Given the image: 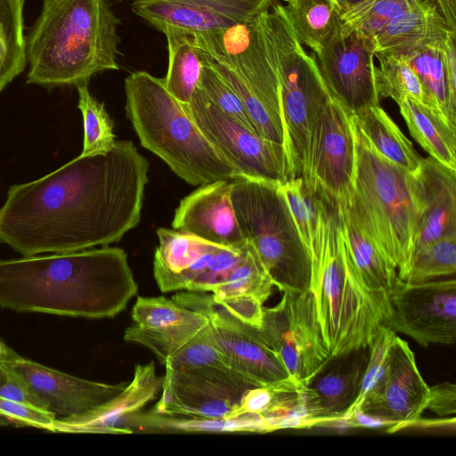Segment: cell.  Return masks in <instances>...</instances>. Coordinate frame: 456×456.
I'll return each instance as SVG.
<instances>
[{
    "label": "cell",
    "instance_id": "obj_1",
    "mask_svg": "<svg viewBox=\"0 0 456 456\" xmlns=\"http://www.w3.org/2000/svg\"><path fill=\"white\" fill-rule=\"evenodd\" d=\"M148 169L133 142L116 140L14 184L0 207V242L24 256L118 242L140 222Z\"/></svg>",
    "mask_w": 456,
    "mask_h": 456
},
{
    "label": "cell",
    "instance_id": "obj_2",
    "mask_svg": "<svg viewBox=\"0 0 456 456\" xmlns=\"http://www.w3.org/2000/svg\"><path fill=\"white\" fill-rule=\"evenodd\" d=\"M137 290L119 248L0 259V307L15 312L112 318Z\"/></svg>",
    "mask_w": 456,
    "mask_h": 456
},
{
    "label": "cell",
    "instance_id": "obj_3",
    "mask_svg": "<svg viewBox=\"0 0 456 456\" xmlns=\"http://www.w3.org/2000/svg\"><path fill=\"white\" fill-rule=\"evenodd\" d=\"M118 23L108 0H44L26 41L27 82L77 86L118 69Z\"/></svg>",
    "mask_w": 456,
    "mask_h": 456
},
{
    "label": "cell",
    "instance_id": "obj_4",
    "mask_svg": "<svg viewBox=\"0 0 456 456\" xmlns=\"http://www.w3.org/2000/svg\"><path fill=\"white\" fill-rule=\"evenodd\" d=\"M308 255V289L330 356L369 346L379 328L386 325V314L353 267L335 209L319 198L315 234Z\"/></svg>",
    "mask_w": 456,
    "mask_h": 456
},
{
    "label": "cell",
    "instance_id": "obj_5",
    "mask_svg": "<svg viewBox=\"0 0 456 456\" xmlns=\"http://www.w3.org/2000/svg\"><path fill=\"white\" fill-rule=\"evenodd\" d=\"M126 113L141 144L194 186L241 178L199 128L163 78L135 71L125 79Z\"/></svg>",
    "mask_w": 456,
    "mask_h": 456
},
{
    "label": "cell",
    "instance_id": "obj_6",
    "mask_svg": "<svg viewBox=\"0 0 456 456\" xmlns=\"http://www.w3.org/2000/svg\"><path fill=\"white\" fill-rule=\"evenodd\" d=\"M351 118L355 146L353 193L349 204L339 207L402 278L412 257L419 219L412 175L377 151L352 114Z\"/></svg>",
    "mask_w": 456,
    "mask_h": 456
},
{
    "label": "cell",
    "instance_id": "obj_7",
    "mask_svg": "<svg viewBox=\"0 0 456 456\" xmlns=\"http://www.w3.org/2000/svg\"><path fill=\"white\" fill-rule=\"evenodd\" d=\"M268 12L228 28L192 36L200 60L239 96L256 132L282 145L280 82Z\"/></svg>",
    "mask_w": 456,
    "mask_h": 456
},
{
    "label": "cell",
    "instance_id": "obj_8",
    "mask_svg": "<svg viewBox=\"0 0 456 456\" xmlns=\"http://www.w3.org/2000/svg\"><path fill=\"white\" fill-rule=\"evenodd\" d=\"M281 183L231 180V200L240 232L255 248L274 286L308 289L310 257L282 193Z\"/></svg>",
    "mask_w": 456,
    "mask_h": 456
},
{
    "label": "cell",
    "instance_id": "obj_9",
    "mask_svg": "<svg viewBox=\"0 0 456 456\" xmlns=\"http://www.w3.org/2000/svg\"><path fill=\"white\" fill-rule=\"evenodd\" d=\"M268 30L280 82L282 146L289 180L301 176L314 125L332 96L314 53H307L297 39L281 3L268 12Z\"/></svg>",
    "mask_w": 456,
    "mask_h": 456
},
{
    "label": "cell",
    "instance_id": "obj_10",
    "mask_svg": "<svg viewBox=\"0 0 456 456\" xmlns=\"http://www.w3.org/2000/svg\"><path fill=\"white\" fill-rule=\"evenodd\" d=\"M354 165L351 113L331 97L314 125L301 177L330 208L346 207L352 198Z\"/></svg>",
    "mask_w": 456,
    "mask_h": 456
},
{
    "label": "cell",
    "instance_id": "obj_11",
    "mask_svg": "<svg viewBox=\"0 0 456 456\" xmlns=\"http://www.w3.org/2000/svg\"><path fill=\"white\" fill-rule=\"evenodd\" d=\"M171 298L208 318L210 335L229 366L254 386L273 387L292 379L258 329L234 316L212 293L183 290Z\"/></svg>",
    "mask_w": 456,
    "mask_h": 456
},
{
    "label": "cell",
    "instance_id": "obj_12",
    "mask_svg": "<svg viewBox=\"0 0 456 456\" xmlns=\"http://www.w3.org/2000/svg\"><path fill=\"white\" fill-rule=\"evenodd\" d=\"M258 332L298 384L305 385L330 357L309 289L282 291L277 305L264 307Z\"/></svg>",
    "mask_w": 456,
    "mask_h": 456
},
{
    "label": "cell",
    "instance_id": "obj_13",
    "mask_svg": "<svg viewBox=\"0 0 456 456\" xmlns=\"http://www.w3.org/2000/svg\"><path fill=\"white\" fill-rule=\"evenodd\" d=\"M199 128L241 178L282 183L288 168L282 145L246 128L221 111L197 86L183 104Z\"/></svg>",
    "mask_w": 456,
    "mask_h": 456
},
{
    "label": "cell",
    "instance_id": "obj_14",
    "mask_svg": "<svg viewBox=\"0 0 456 456\" xmlns=\"http://www.w3.org/2000/svg\"><path fill=\"white\" fill-rule=\"evenodd\" d=\"M387 326L418 344L451 345L456 339L454 276L421 282L398 280L391 296Z\"/></svg>",
    "mask_w": 456,
    "mask_h": 456
},
{
    "label": "cell",
    "instance_id": "obj_15",
    "mask_svg": "<svg viewBox=\"0 0 456 456\" xmlns=\"http://www.w3.org/2000/svg\"><path fill=\"white\" fill-rule=\"evenodd\" d=\"M315 56L331 96L346 110L356 113L379 104L372 39L339 23Z\"/></svg>",
    "mask_w": 456,
    "mask_h": 456
},
{
    "label": "cell",
    "instance_id": "obj_16",
    "mask_svg": "<svg viewBox=\"0 0 456 456\" xmlns=\"http://www.w3.org/2000/svg\"><path fill=\"white\" fill-rule=\"evenodd\" d=\"M253 387L256 386L234 370L166 367L161 395L152 410L228 419L243 393Z\"/></svg>",
    "mask_w": 456,
    "mask_h": 456
},
{
    "label": "cell",
    "instance_id": "obj_17",
    "mask_svg": "<svg viewBox=\"0 0 456 456\" xmlns=\"http://www.w3.org/2000/svg\"><path fill=\"white\" fill-rule=\"evenodd\" d=\"M284 0H134V13L159 31L195 34L249 21Z\"/></svg>",
    "mask_w": 456,
    "mask_h": 456
},
{
    "label": "cell",
    "instance_id": "obj_18",
    "mask_svg": "<svg viewBox=\"0 0 456 456\" xmlns=\"http://www.w3.org/2000/svg\"><path fill=\"white\" fill-rule=\"evenodd\" d=\"M428 395L429 387L419 370L413 351L395 335L383 387L355 410L392 422L395 432L415 425L427 409Z\"/></svg>",
    "mask_w": 456,
    "mask_h": 456
},
{
    "label": "cell",
    "instance_id": "obj_19",
    "mask_svg": "<svg viewBox=\"0 0 456 456\" xmlns=\"http://www.w3.org/2000/svg\"><path fill=\"white\" fill-rule=\"evenodd\" d=\"M55 419L80 415L118 395L127 381L107 384L75 377L20 354L7 364Z\"/></svg>",
    "mask_w": 456,
    "mask_h": 456
},
{
    "label": "cell",
    "instance_id": "obj_20",
    "mask_svg": "<svg viewBox=\"0 0 456 456\" xmlns=\"http://www.w3.org/2000/svg\"><path fill=\"white\" fill-rule=\"evenodd\" d=\"M368 360L369 346L330 357L304 386L312 427L346 419L359 395Z\"/></svg>",
    "mask_w": 456,
    "mask_h": 456
},
{
    "label": "cell",
    "instance_id": "obj_21",
    "mask_svg": "<svg viewBox=\"0 0 456 456\" xmlns=\"http://www.w3.org/2000/svg\"><path fill=\"white\" fill-rule=\"evenodd\" d=\"M172 228L224 247H241L248 242L232 203L229 180L200 185L181 200Z\"/></svg>",
    "mask_w": 456,
    "mask_h": 456
},
{
    "label": "cell",
    "instance_id": "obj_22",
    "mask_svg": "<svg viewBox=\"0 0 456 456\" xmlns=\"http://www.w3.org/2000/svg\"><path fill=\"white\" fill-rule=\"evenodd\" d=\"M163 376L156 372L155 364H136L133 379L115 397L80 415L58 418L48 431L58 433H88L127 435L121 427L126 416L142 411L160 394Z\"/></svg>",
    "mask_w": 456,
    "mask_h": 456
},
{
    "label": "cell",
    "instance_id": "obj_23",
    "mask_svg": "<svg viewBox=\"0 0 456 456\" xmlns=\"http://www.w3.org/2000/svg\"><path fill=\"white\" fill-rule=\"evenodd\" d=\"M411 175L419 211L414 252L436 240L456 238V170L429 156Z\"/></svg>",
    "mask_w": 456,
    "mask_h": 456
},
{
    "label": "cell",
    "instance_id": "obj_24",
    "mask_svg": "<svg viewBox=\"0 0 456 456\" xmlns=\"http://www.w3.org/2000/svg\"><path fill=\"white\" fill-rule=\"evenodd\" d=\"M334 209L340 236L353 267L364 288L383 309L387 325L391 316L390 296L400 279L397 270L343 208L336 206Z\"/></svg>",
    "mask_w": 456,
    "mask_h": 456
},
{
    "label": "cell",
    "instance_id": "obj_25",
    "mask_svg": "<svg viewBox=\"0 0 456 456\" xmlns=\"http://www.w3.org/2000/svg\"><path fill=\"white\" fill-rule=\"evenodd\" d=\"M456 35L440 12L421 0L392 20L373 40L375 53L407 55L428 45H444Z\"/></svg>",
    "mask_w": 456,
    "mask_h": 456
},
{
    "label": "cell",
    "instance_id": "obj_26",
    "mask_svg": "<svg viewBox=\"0 0 456 456\" xmlns=\"http://www.w3.org/2000/svg\"><path fill=\"white\" fill-rule=\"evenodd\" d=\"M121 427L131 434L193 432H270L261 414H245L234 419H215L194 415L170 414L152 409L125 417Z\"/></svg>",
    "mask_w": 456,
    "mask_h": 456
},
{
    "label": "cell",
    "instance_id": "obj_27",
    "mask_svg": "<svg viewBox=\"0 0 456 456\" xmlns=\"http://www.w3.org/2000/svg\"><path fill=\"white\" fill-rule=\"evenodd\" d=\"M411 135L444 166L456 170V127L429 106L411 98L398 103Z\"/></svg>",
    "mask_w": 456,
    "mask_h": 456
},
{
    "label": "cell",
    "instance_id": "obj_28",
    "mask_svg": "<svg viewBox=\"0 0 456 456\" xmlns=\"http://www.w3.org/2000/svg\"><path fill=\"white\" fill-rule=\"evenodd\" d=\"M351 114L365 137L383 157L410 174L419 168L423 158L379 104Z\"/></svg>",
    "mask_w": 456,
    "mask_h": 456
},
{
    "label": "cell",
    "instance_id": "obj_29",
    "mask_svg": "<svg viewBox=\"0 0 456 456\" xmlns=\"http://www.w3.org/2000/svg\"><path fill=\"white\" fill-rule=\"evenodd\" d=\"M284 14L302 45L318 53L340 23L336 0H284Z\"/></svg>",
    "mask_w": 456,
    "mask_h": 456
},
{
    "label": "cell",
    "instance_id": "obj_30",
    "mask_svg": "<svg viewBox=\"0 0 456 456\" xmlns=\"http://www.w3.org/2000/svg\"><path fill=\"white\" fill-rule=\"evenodd\" d=\"M157 234L153 273L159 289L166 293L170 282L215 244L173 228H159Z\"/></svg>",
    "mask_w": 456,
    "mask_h": 456
},
{
    "label": "cell",
    "instance_id": "obj_31",
    "mask_svg": "<svg viewBox=\"0 0 456 456\" xmlns=\"http://www.w3.org/2000/svg\"><path fill=\"white\" fill-rule=\"evenodd\" d=\"M167 38L168 69L163 78L167 90L180 102H190L200 78L202 63L192 34L177 28L161 31Z\"/></svg>",
    "mask_w": 456,
    "mask_h": 456
},
{
    "label": "cell",
    "instance_id": "obj_32",
    "mask_svg": "<svg viewBox=\"0 0 456 456\" xmlns=\"http://www.w3.org/2000/svg\"><path fill=\"white\" fill-rule=\"evenodd\" d=\"M24 2L0 0V93L27 65Z\"/></svg>",
    "mask_w": 456,
    "mask_h": 456
},
{
    "label": "cell",
    "instance_id": "obj_33",
    "mask_svg": "<svg viewBox=\"0 0 456 456\" xmlns=\"http://www.w3.org/2000/svg\"><path fill=\"white\" fill-rule=\"evenodd\" d=\"M208 324V318L196 312L190 319L162 330L141 329L134 323L125 330L124 339L147 347L165 365L172 355L184 347Z\"/></svg>",
    "mask_w": 456,
    "mask_h": 456
},
{
    "label": "cell",
    "instance_id": "obj_34",
    "mask_svg": "<svg viewBox=\"0 0 456 456\" xmlns=\"http://www.w3.org/2000/svg\"><path fill=\"white\" fill-rule=\"evenodd\" d=\"M375 57L379 61V66H375V83L379 101L390 98L398 104L408 97L429 106L423 86L406 57L382 53H375Z\"/></svg>",
    "mask_w": 456,
    "mask_h": 456
},
{
    "label": "cell",
    "instance_id": "obj_35",
    "mask_svg": "<svg viewBox=\"0 0 456 456\" xmlns=\"http://www.w3.org/2000/svg\"><path fill=\"white\" fill-rule=\"evenodd\" d=\"M445 44V43H444ZM444 45H428L404 55L419 78L428 99L429 106L438 112L451 126L456 127V120L449 109Z\"/></svg>",
    "mask_w": 456,
    "mask_h": 456
},
{
    "label": "cell",
    "instance_id": "obj_36",
    "mask_svg": "<svg viewBox=\"0 0 456 456\" xmlns=\"http://www.w3.org/2000/svg\"><path fill=\"white\" fill-rule=\"evenodd\" d=\"M273 287L270 274L249 243L245 257L232 270L227 280L210 293L217 302L240 296H253L265 304Z\"/></svg>",
    "mask_w": 456,
    "mask_h": 456
},
{
    "label": "cell",
    "instance_id": "obj_37",
    "mask_svg": "<svg viewBox=\"0 0 456 456\" xmlns=\"http://www.w3.org/2000/svg\"><path fill=\"white\" fill-rule=\"evenodd\" d=\"M78 94L77 107L83 118L84 140L80 154L94 155L110 151L114 145L113 121L104 104L96 100L88 89V84L76 86Z\"/></svg>",
    "mask_w": 456,
    "mask_h": 456
},
{
    "label": "cell",
    "instance_id": "obj_38",
    "mask_svg": "<svg viewBox=\"0 0 456 456\" xmlns=\"http://www.w3.org/2000/svg\"><path fill=\"white\" fill-rule=\"evenodd\" d=\"M455 271L456 238H444L414 250L409 268L400 279L421 282L454 276Z\"/></svg>",
    "mask_w": 456,
    "mask_h": 456
},
{
    "label": "cell",
    "instance_id": "obj_39",
    "mask_svg": "<svg viewBox=\"0 0 456 456\" xmlns=\"http://www.w3.org/2000/svg\"><path fill=\"white\" fill-rule=\"evenodd\" d=\"M421 0H364L341 14L340 24L373 39L397 15ZM373 41V40H372Z\"/></svg>",
    "mask_w": 456,
    "mask_h": 456
},
{
    "label": "cell",
    "instance_id": "obj_40",
    "mask_svg": "<svg viewBox=\"0 0 456 456\" xmlns=\"http://www.w3.org/2000/svg\"><path fill=\"white\" fill-rule=\"evenodd\" d=\"M396 335L391 328L382 325L369 346V360L363 374L359 395L346 414L348 419L360 404L379 393L387 379L389 351Z\"/></svg>",
    "mask_w": 456,
    "mask_h": 456
},
{
    "label": "cell",
    "instance_id": "obj_41",
    "mask_svg": "<svg viewBox=\"0 0 456 456\" xmlns=\"http://www.w3.org/2000/svg\"><path fill=\"white\" fill-rule=\"evenodd\" d=\"M279 188L308 252L315 234L318 198L307 188L301 176L287 180Z\"/></svg>",
    "mask_w": 456,
    "mask_h": 456
},
{
    "label": "cell",
    "instance_id": "obj_42",
    "mask_svg": "<svg viewBox=\"0 0 456 456\" xmlns=\"http://www.w3.org/2000/svg\"><path fill=\"white\" fill-rule=\"evenodd\" d=\"M195 314L164 296H140L133 306L132 319L141 329L162 330L190 319Z\"/></svg>",
    "mask_w": 456,
    "mask_h": 456
},
{
    "label": "cell",
    "instance_id": "obj_43",
    "mask_svg": "<svg viewBox=\"0 0 456 456\" xmlns=\"http://www.w3.org/2000/svg\"><path fill=\"white\" fill-rule=\"evenodd\" d=\"M165 367L233 370L215 344L208 324L184 347L172 355L165 363Z\"/></svg>",
    "mask_w": 456,
    "mask_h": 456
},
{
    "label": "cell",
    "instance_id": "obj_44",
    "mask_svg": "<svg viewBox=\"0 0 456 456\" xmlns=\"http://www.w3.org/2000/svg\"><path fill=\"white\" fill-rule=\"evenodd\" d=\"M201 63L202 69L198 86L210 102L221 111L233 118L241 126L256 132L242 102L235 92L223 80L211 66L202 61Z\"/></svg>",
    "mask_w": 456,
    "mask_h": 456
},
{
    "label": "cell",
    "instance_id": "obj_45",
    "mask_svg": "<svg viewBox=\"0 0 456 456\" xmlns=\"http://www.w3.org/2000/svg\"><path fill=\"white\" fill-rule=\"evenodd\" d=\"M248 248V241L241 247L218 246L206 269L190 284L187 291L211 292L223 284Z\"/></svg>",
    "mask_w": 456,
    "mask_h": 456
},
{
    "label": "cell",
    "instance_id": "obj_46",
    "mask_svg": "<svg viewBox=\"0 0 456 456\" xmlns=\"http://www.w3.org/2000/svg\"><path fill=\"white\" fill-rule=\"evenodd\" d=\"M54 419L47 411L0 395V428L30 427L48 431Z\"/></svg>",
    "mask_w": 456,
    "mask_h": 456
},
{
    "label": "cell",
    "instance_id": "obj_47",
    "mask_svg": "<svg viewBox=\"0 0 456 456\" xmlns=\"http://www.w3.org/2000/svg\"><path fill=\"white\" fill-rule=\"evenodd\" d=\"M0 395L46 411L21 377L5 364H0Z\"/></svg>",
    "mask_w": 456,
    "mask_h": 456
},
{
    "label": "cell",
    "instance_id": "obj_48",
    "mask_svg": "<svg viewBox=\"0 0 456 456\" xmlns=\"http://www.w3.org/2000/svg\"><path fill=\"white\" fill-rule=\"evenodd\" d=\"M234 316L254 328L263 323L264 303L253 296H240L218 302Z\"/></svg>",
    "mask_w": 456,
    "mask_h": 456
},
{
    "label": "cell",
    "instance_id": "obj_49",
    "mask_svg": "<svg viewBox=\"0 0 456 456\" xmlns=\"http://www.w3.org/2000/svg\"><path fill=\"white\" fill-rule=\"evenodd\" d=\"M273 388L271 387H253L247 389L240 397L239 405L228 419L245 414H262L271 404Z\"/></svg>",
    "mask_w": 456,
    "mask_h": 456
},
{
    "label": "cell",
    "instance_id": "obj_50",
    "mask_svg": "<svg viewBox=\"0 0 456 456\" xmlns=\"http://www.w3.org/2000/svg\"><path fill=\"white\" fill-rule=\"evenodd\" d=\"M427 409L442 418L455 417L456 385L445 381L429 387Z\"/></svg>",
    "mask_w": 456,
    "mask_h": 456
},
{
    "label": "cell",
    "instance_id": "obj_51",
    "mask_svg": "<svg viewBox=\"0 0 456 456\" xmlns=\"http://www.w3.org/2000/svg\"><path fill=\"white\" fill-rule=\"evenodd\" d=\"M456 35H452L443 47L449 109L452 117L456 120Z\"/></svg>",
    "mask_w": 456,
    "mask_h": 456
},
{
    "label": "cell",
    "instance_id": "obj_52",
    "mask_svg": "<svg viewBox=\"0 0 456 456\" xmlns=\"http://www.w3.org/2000/svg\"><path fill=\"white\" fill-rule=\"evenodd\" d=\"M347 419L350 428H385L387 432H393L395 427L392 422L366 414L359 410H354Z\"/></svg>",
    "mask_w": 456,
    "mask_h": 456
},
{
    "label": "cell",
    "instance_id": "obj_53",
    "mask_svg": "<svg viewBox=\"0 0 456 456\" xmlns=\"http://www.w3.org/2000/svg\"><path fill=\"white\" fill-rule=\"evenodd\" d=\"M443 16L449 28L456 33V0H424Z\"/></svg>",
    "mask_w": 456,
    "mask_h": 456
},
{
    "label": "cell",
    "instance_id": "obj_54",
    "mask_svg": "<svg viewBox=\"0 0 456 456\" xmlns=\"http://www.w3.org/2000/svg\"><path fill=\"white\" fill-rule=\"evenodd\" d=\"M18 354L0 338V364H9L18 357Z\"/></svg>",
    "mask_w": 456,
    "mask_h": 456
},
{
    "label": "cell",
    "instance_id": "obj_55",
    "mask_svg": "<svg viewBox=\"0 0 456 456\" xmlns=\"http://www.w3.org/2000/svg\"><path fill=\"white\" fill-rule=\"evenodd\" d=\"M336 1L341 10V12L343 13L345 12L349 11L353 7L358 5L364 0H336Z\"/></svg>",
    "mask_w": 456,
    "mask_h": 456
}]
</instances>
